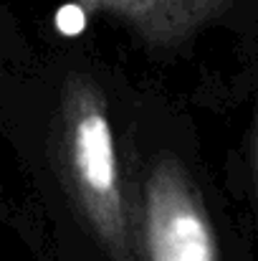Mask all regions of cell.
Instances as JSON below:
<instances>
[{
	"label": "cell",
	"instance_id": "6da1fadb",
	"mask_svg": "<svg viewBox=\"0 0 258 261\" xmlns=\"http://www.w3.org/2000/svg\"><path fill=\"white\" fill-rule=\"evenodd\" d=\"M59 152L66 185L111 261H137L127 193L104 91L84 74L66 76L59 104Z\"/></svg>",
	"mask_w": 258,
	"mask_h": 261
},
{
	"label": "cell",
	"instance_id": "277c9868",
	"mask_svg": "<svg viewBox=\"0 0 258 261\" xmlns=\"http://www.w3.org/2000/svg\"><path fill=\"white\" fill-rule=\"evenodd\" d=\"M248 185H251V200L258 221V101L253 112V124L248 132Z\"/></svg>",
	"mask_w": 258,
	"mask_h": 261
},
{
	"label": "cell",
	"instance_id": "3957f363",
	"mask_svg": "<svg viewBox=\"0 0 258 261\" xmlns=\"http://www.w3.org/2000/svg\"><path fill=\"white\" fill-rule=\"evenodd\" d=\"M129 25L150 48H175L220 18L231 0H84Z\"/></svg>",
	"mask_w": 258,
	"mask_h": 261
},
{
	"label": "cell",
	"instance_id": "7a4b0ae2",
	"mask_svg": "<svg viewBox=\"0 0 258 261\" xmlns=\"http://www.w3.org/2000/svg\"><path fill=\"white\" fill-rule=\"evenodd\" d=\"M142 246L147 261H220L205 200L170 152L155 158L142 188Z\"/></svg>",
	"mask_w": 258,
	"mask_h": 261
}]
</instances>
